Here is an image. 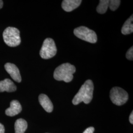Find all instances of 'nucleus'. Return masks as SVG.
<instances>
[{"label":"nucleus","instance_id":"f257e3e1","mask_svg":"<svg viewBox=\"0 0 133 133\" xmlns=\"http://www.w3.org/2000/svg\"><path fill=\"white\" fill-rule=\"evenodd\" d=\"M94 84L91 80H87L81 86L77 93L74 97L72 103L77 105L81 102L86 104L90 103L93 99Z\"/></svg>","mask_w":133,"mask_h":133},{"label":"nucleus","instance_id":"ddd939ff","mask_svg":"<svg viewBox=\"0 0 133 133\" xmlns=\"http://www.w3.org/2000/svg\"><path fill=\"white\" fill-rule=\"evenodd\" d=\"M133 17L132 15L130 17L127 19L123 24L121 29V32L123 35H126L133 33Z\"/></svg>","mask_w":133,"mask_h":133},{"label":"nucleus","instance_id":"aec40b11","mask_svg":"<svg viewBox=\"0 0 133 133\" xmlns=\"http://www.w3.org/2000/svg\"><path fill=\"white\" fill-rule=\"evenodd\" d=\"M3 6V1L2 0H0V9L2 8Z\"/></svg>","mask_w":133,"mask_h":133},{"label":"nucleus","instance_id":"423d86ee","mask_svg":"<svg viewBox=\"0 0 133 133\" xmlns=\"http://www.w3.org/2000/svg\"><path fill=\"white\" fill-rule=\"evenodd\" d=\"M110 98L115 105H122L128 100V94L123 89L118 87H114L110 91Z\"/></svg>","mask_w":133,"mask_h":133},{"label":"nucleus","instance_id":"6e6552de","mask_svg":"<svg viewBox=\"0 0 133 133\" xmlns=\"http://www.w3.org/2000/svg\"><path fill=\"white\" fill-rule=\"evenodd\" d=\"M22 110V107L17 100H13L10 102V107L5 110V113L9 116H14L19 114Z\"/></svg>","mask_w":133,"mask_h":133},{"label":"nucleus","instance_id":"9d476101","mask_svg":"<svg viewBox=\"0 0 133 133\" xmlns=\"http://www.w3.org/2000/svg\"><path fill=\"white\" fill-rule=\"evenodd\" d=\"M81 2V0H64L62 2V9L66 12H70L78 8Z\"/></svg>","mask_w":133,"mask_h":133},{"label":"nucleus","instance_id":"f8f14e48","mask_svg":"<svg viewBox=\"0 0 133 133\" xmlns=\"http://www.w3.org/2000/svg\"><path fill=\"white\" fill-rule=\"evenodd\" d=\"M28 127L27 122L24 119H17L14 124L15 133H24Z\"/></svg>","mask_w":133,"mask_h":133},{"label":"nucleus","instance_id":"1a4fd4ad","mask_svg":"<svg viewBox=\"0 0 133 133\" xmlns=\"http://www.w3.org/2000/svg\"><path fill=\"white\" fill-rule=\"evenodd\" d=\"M39 102L43 109L48 112H51L53 109L52 103L47 95L42 94L38 97Z\"/></svg>","mask_w":133,"mask_h":133},{"label":"nucleus","instance_id":"6ab92c4d","mask_svg":"<svg viewBox=\"0 0 133 133\" xmlns=\"http://www.w3.org/2000/svg\"><path fill=\"white\" fill-rule=\"evenodd\" d=\"M129 121H130V122L132 124H133V112L132 111L131 112V114L130 115V116H129Z\"/></svg>","mask_w":133,"mask_h":133},{"label":"nucleus","instance_id":"a211bd4d","mask_svg":"<svg viewBox=\"0 0 133 133\" xmlns=\"http://www.w3.org/2000/svg\"><path fill=\"white\" fill-rule=\"evenodd\" d=\"M0 133H5V127L1 123H0Z\"/></svg>","mask_w":133,"mask_h":133},{"label":"nucleus","instance_id":"f3484780","mask_svg":"<svg viewBox=\"0 0 133 133\" xmlns=\"http://www.w3.org/2000/svg\"><path fill=\"white\" fill-rule=\"evenodd\" d=\"M95 129L93 127H90L86 129L83 133H93L94 132Z\"/></svg>","mask_w":133,"mask_h":133},{"label":"nucleus","instance_id":"20e7f679","mask_svg":"<svg viewBox=\"0 0 133 133\" xmlns=\"http://www.w3.org/2000/svg\"><path fill=\"white\" fill-rule=\"evenodd\" d=\"M57 53V48L54 40L51 38H46L43 43L39 55L44 59H48L54 57Z\"/></svg>","mask_w":133,"mask_h":133},{"label":"nucleus","instance_id":"0eeeda50","mask_svg":"<svg viewBox=\"0 0 133 133\" xmlns=\"http://www.w3.org/2000/svg\"><path fill=\"white\" fill-rule=\"evenodd\" d=\"M5 68L14 81L20 82L21 81V77L18 68L14 64L8 63L5 64Z\"/></svg>","mask_w":133,"mask_h":133},{"label":"nucleus","instance_id":"dca6fc26","mask_svg":"<svg viewBox=\"0 0 133 133\" xmlns=\"http://www.w3.org/2000/svg\"><path fill=\"white\" fill-rule=\"evenodd\" d=\"M126 57L127 59L129 60H133V47L132 46L128 50V51L126 53Z\"/></svg>","mask_w":133,"mask_h":133},{"label":"nucleus","instance_id":"4468645a","mask_svg":"<svg viewBox=\"0 0 133 133\" xmlns=\"http://www.w3.org/2000/svg\"><path fill=\"white\" fill-rule=\"evenodd\" d=\"M109 0H101L99 4L97 7V11L100 14H104L106 12L109 8Z\"/></svg>","mask_w":133,"mask_h":133},{"label":"nucleus","instance_id":"f03ea898","mask_svg":"<svg viewBox=\"0 0 133 133\" xmlns=\"http://www.w3.org/2000/svg\"><path fill=\"white\" fill-rule=\"evenodd\" d=\"M76 71V69L74 65L68 63H64L56 68L53 76L57 81L70 82L74 78L73 74Z\"/></svg>","mask_w":133,"mask_h":133},{"label":"nucleus","instance_id":"2eb2a0df","mask_svg":"<svg viewBox=\"0 0 133 133\" xmlns=\"http://www.w3.org/2000/svg\"><path fill=\"white\" fill-rule=\"evenodd\" d=\"M120 2L121 1L119 0L109 1V7L110 10L114 11L118 8L119 5L120 4Z\"/></svg>","mask_w":133,"mask_h":133},{"label":"nucleus","instance_id":"39448f33","mask_svg":"<svg viewBox=\"0 0 133 133\" xmlns=\"http://www.w3.org/2000/svg\"><path fill=\"white\" fill-rule=\"evenodd\" d=\"M75 35L78 38L86 42L94 43L97 41V36L95 32L84 26H81L74 31Z\"/></svg>","mask_w":133,"mask_h":133},{"label":"nucleus","instance_id":"7ed1b4c3","mask_svg":"<svg viewBox=\"0 0 133 133\" xmlns=\"http://www.w3.org/2000/svg\"><path fill=\"white\" fill-rule=\"evenodd\" d=\"M3 36L5 43L9 46L15 47L21 43L20 31L18 29L9 27L4 30Z\"/></svg>","mask_w":133,"mask_h":133},{"label":"nucleus","instance_id":"9b49d317","mask_svg":"<svg viewBox=\"0 0 133 133\" xmlns=\"http://www.w3.org/2000/svg\"><path fill=\"white\" fill-rule=\"evenodd\" d=\"M16 90V86L14 83L9 78L0 81V92H12Z\"/></svg>","mask_w":133,"mask_h":133}]
</instances>
